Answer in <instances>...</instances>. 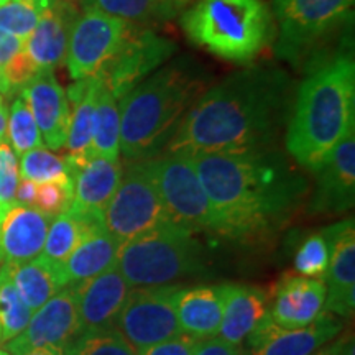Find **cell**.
I'll list each match as a JSON object with an SVG mask.
<instances>
[{"label": "cell", "mask_w": 355, "mask_h": 355, "mask_svg": "<svg viewBox=\"0 0 355 355\" xmlns=\"http://www.w3.org/2000/svg\"><path fill=\"white\" fill-rule=\"evenodd\" d=\"M295 83L273 66L229 74L188 110L168 152L239 153L270 148L295 101Z\"/></svg>", "instance_id": "obj_1"}, {"label": "cell", "mask_w": 355, "mask_h": 355, "mask_svg": "<svg viewBox=\"0 0 355 355\" xmlns=\"http://www.w3.org/2000/svg\"><path fill=\"white\" fill-rule=\"evenodd\" d=\"M188 157L214 211L216 234L234 241L268 234L306 193L303 176L270 148Z\"/></svg>", "instance_id": "obj_2"}, {"label": "cell", "mask_w": 355, "mask_h": 355, "mask_svg": "<svg viewBox=\"0 0 355 355\" xmlns=\"http://www.w3.org/2000/svg\"><path fill=\"white\" fill-rule=\"evenodd\" d=\"M207 86L206 69L183 56L133 87L121 101V153L127 162L158 157Z\"/></svg>", "instance_id": "obj_3"}, {"label": "cell", "mask_w": 355, "mask_h": 355, "mask_svg": "<svg viewBox=\"0 0 355 355\" xmlns=\"http://www.w3.org/2000/svg\"><path fill=\"white\" fill-rule=\"evenodd\" d=\"M355 64L337 55L314 66L293 101L286 127V150L309 171H316L354 130Z\"/></svg>", "instance_id": "obj_4"}, {"label": "cell", "mask_w": 355, "mask_h": 355, "mask_svg": "<svg viewBox=\"0 0 355 355\" xmlns=\"http://www.w3.org/2000/svg\"><path fill=\"white\" fill-rule=\"evenodd\" d=\"M181 26L198 46L237 63L259 56L275 33L265 0H199L181 15Z\"/></svg>", "instance_id": "obj_5"}, {"label": "cell", "mask_w": 355, "mask_h": 355, "mask_svg": "<svg viewBox=\"0 0 355 355\" xmlns=\"http://www.w3.org/2000/svg\"><path fill=\"white\" fill-rule=\"evenodd\" d=\"M204 247L194 232L165 222L123 242L115 266L130 288L170 285L204 270Z\"/></svg>", "instance_id": "obj_6"}, {"label": "cell", "mask_w": 355, "mask_h": 355, "mask_svg": "<svg viewBox=\"0 0 355 355\" xmlns=\"http://www.w3.org/2000/svg\"><path fill=\"white\" fill-rule=\"evenodd\" d=\"M355 0H273L277 55L295 66L340 33L352 20Z\"/></svg>", "instance_id": "obj_7"}, {"label": "cell", "mask_w": 355, "mask_h": 355, "mask_svg": "<svg viewBox=\"0 0 355 355\" xmlns=\"http://www.w3.org/2000/svg\"><path fill=\"white\" fill-rule=\"evenodd\" d=\"M148 166L168 219L194 234H216L214 211L188 155L168 152L148 159Z\"/></svg>", "instance_id": "obj_8"}, {"label": "cell", "mask_w": 355, "mask_h": 355, "mask_svg": "<svg viewBox=\"0 0 355 355\" xmlns=\"http://www.w3.org/2000/svg\"><path fill=\"white\" fill-rule=\"evenodd\" d=\"M102 222L122 243L171 222L155 186L148 159L132 162L105 206Z\"/></svg>", "instance_id": "obj_9"}, {"label": "cell", "mask_w": 355, "mask_h": 355, "mask_svg": "<svg viewBox=\"0 0 355 355\" xmlns=\"http://www.w3.org/2000/svg\"><path fill=\"white\" fill-rule=\"evenodd\" d=\"M184 286H137L127 295L115 329L125 337L137 352L183 334L178 322V296Z\"/></svg>", "instance_id": "obj_10"}, {"label": "cell", "mask_w": 355, "mask_h": 355, "mask_svg": "<svg viewBox=\"0 0 355 355\" xmlns=\"http://www.w3.org/2000/svg\"><path fill=\"white\" fill-rule=\"evenodd\" d=\"M133 25L107 15L84 8L71 30L66 66L74 81L97 78L122 48Z\"/></svg>", "instance_id": "obj_11"}, {"label": "cell", "mask_w": 355, "mask_h": 355, "mask_svg": "<svg viewBox=\"0 0 355 355\" xmlns=\"http://www.w3.org/2000/svg\"><path fill=\"white\" fill-rule=\"evenodd\" d=\"M176 48L173 40L150 26L133 25L121 50L97 78L121 102L133 87L162 68L175 55Z\"/></svg>", "instance_id": "obj_12"}, {"label": "cell", "mask_w": 355, "mask_h": 355, "mask_svg": "<svg viewBox=\"0 0 355 355\" xmlns=\"http://www.w3.org/2000/svg\"><path fill=\"white\" fill-rule=\"evenodd\" d=\"M71 178V201L64 212L84 220H102L105 206L121 183V159L102 157H66Z\"/></svg>", "instance_id": "obj_13"}, {"label": "cell", "mask_w": 355, "mask_h": 355, "mask_svg": "<svg viewBox=\"0 0 355 355\" xmlns=\"http://www.w3.org/2000/svg\"><path fill=\"white\" fill-rule=\"evenodd\" d=\"M343 322L336 314L322 311L304 327L286 329L266 316L248 334L250 355H313L339 334Z\"/></svg>", "instance_id": "obj_14"}, {"label": "cell", "mask_w": 355, "mask_h": 355, "mask_svg": "<svg viewBox=\"0 0 355 355\" xmlns=\"http://www.w3.org/2000/svg\"><path fill=\"white\" fill-rule=\"evenodd\" d=\"M79 334V319L76 308V296L71 286H64L48 300L42 308L35 311L32 319L19 336L7 343L10 355L25 350L55 345L66 347Z\"/></svg>", "instance_id": "obj_15"}, {"label": "cell", "mask_w": 355, "mask_h": 355, "mask_svg": "<svg viewBox=\"0 0 355 355\" xmlns=\"http://www.w3.org/2000/svg\"><path fill=\"white\" fill-rule=\"evenodd\" d=\"M71 288L76 296L79 334L115 327L119 313L130 291V285L117 266Z\"/></svg>", "instance_id": "obj_16"}, {"label": "cell", "mask_w": 355, "mask_h": 355, "mask_svg": "<svg viewBox=\"0 0 355 355\" xmlns=\"http://www.w3.org/2000/svg\"><path fill=\"white\" fill-rule=\"evenodd\" d=\"M21 97L32 110L42 133L43 144L50 150L66 145L71 110L66 91L56 81L53 71H38L21 89Z\"/></svg>", "instance_id": "obj_17"}, {"label": "cell", "mask_w": 355, "mask_h": 355, "mask_svg": "<svg viewBox=\"0 0 355 355\" xmlns=\"http://www.w3.org/2000/svg\"><path fill=\"white\" fill-rule=\"evenodd\" d=\"M316 191L311 211L318 214H340L354 206L355 199V133L336 146L329 158L318 168Z\"/></svg>", "instance_id": "obj_18"}, {"label": "cell", "mask_w": 355, "mask_h": 355, "mask_svg": "<svg viewBox=\"0 0 355 355\" xmlns=\"http://www.w3.org/2000/svg\"><path fill=\"white\" fill-rule=\"evenodd\" d=\"M331 259L326 272L327 313L349 318L355 308V232L354 220H343L326 229Z\"/></svg>", "instance_id": "obj_19"}, {"label": "cell", "mask_w": 355, "mask_h": 355, "mask_svg": "<svg viewBox=\"0 0 355 355\" xmlns=\"http://www.w3.org/2000/svg\"><path fill=\"white\" fill-rule=\"evenodd\" d=\"M81 8L51 2L40 17L38 25L25 40V51L38 71H55L66 63L71 30Z\"/></svg>", "instance_id": "obj_20"}, {"label": "cell", "mask_w": 355, "mask_h": 355, "mask_svg": "<svg viewBox=\"0 0 355 355\" xmlns=\"http://www.w3.org/2000/svg\"><path fill=\"white\" fill-rule=\"evenodd\" d=\"M53 217L15 202L0 227V266L20 265L42 254Z\"/></svg>", "instance_id": "obj_21"}, {"label": "cell", "mask_w": 355, "mask_h": 355, "mask_svg": "<svg viewBox=\"0 0 355 355\" xmlns=\"http://www.w3.org/2000/svg\"><path fill=\"white\" fill-rule=\"evenodd\" d=\"M326 303V285L322 279L308 277H283L275 291L270 318L286 329L304 327L316 321Z\"/></svg>", "instance_id": "obj_22"}, {"label": "cell", "mask_w": 355, "mask_h": 355, "mask_svg": "<svg viewBox=\"0 0 355 355\" xmlns=\"http://www.w3.org/2000/svg\"><path fill=\"white\" fill-rule=\"evenodd\" d=\"M224 298V313L219 329V339L232 345H241L266 316L268 296L263 290L250 285L225 283L220 285Z\"/></svg>", "instance_id": "obj_23"}, {"label": "cell", "mask_w": 355, "mask_h": 355, "mask_svg": "<svg viewBox=\"0 0 355 355\" xmlns=\"http://www.w3.org/2000/svg\"><path fill=\"white\" fill-rule=\"evenodd\" d=\"M121 245L122 242L105 229L104 222H97L61 266L63 285H79L112 268Z\"/></svg>", "instance_id": "obj_24"}, {"label": "cell", "mask_w": 355, "mask_h": 355, "mask_svg": "<svg viewBox=\"0 0 355 355\" xmlns=\"http://www.w3.org/2000/svg\"><path fill=\"white\" fill-rule=\"evenodd\" d=\"M224 298L220 286L183 288L178 296L176 314L183 334L198 340L212 339L219 334Z\"/></svg>", "instance_id": "obj_25"}, {"label": "cell", "mask_w": 355, "mask_h": 355, "mask_svg": "<svg viewBox=\"0 0 355 355\" xmlns=\"http://www.w3.org/2000/svg\"><path fill=\"white\" fill-rule=\"evenodd\" d=\"M99 81L97 78L79 79L68 89L66 96L68 102L73 104L71 114L68 139L66 148L68 157H91L89 150L92 144V119H94V107Z\"/></svg>", "instance_id": "obj_26"}, {"label": "cell", "mask_w": 355, "mask_h": 355, "mask_svg": "<svg viewBox=\"0 0 355 355\" xmlns=\"http://www.w3.org/2000/svg\"><path fill=\"white\" fill-rule=\"evenodd\" d=\"M10 266V278L20 298L30 309L37 311L51 300L58 291L63 290L60 270L43 260L42 257Z\"/></svg>", "instance_id": "obj_27"}, {"label": "cell", "mask_w": 355, "mask_h": 355, "mask_svg": "<svg viewBox=\"0 0 355 355\" xmlns=\"http://www.w3.org/2000/svg\"><path fill=\"white\" fill-rule=\"evenodd\" d=\"M99 81V78H97ZM91 157L121 159V102L99 81L92 119Z\"/></svg>", "instance_id": "obj_28"}, {"label": "cell", "mask_w": 355, "mask_h": 355, "mask_svg": "<svg viewBox=\"0 0 355 355\" xmlns=\"http://www.w3.org/2000/svg\"><path fill=\"white\" fill-rule=\"evenodd\" d=\"M81 8L104 12L132 25L148 26L173 19L184 7L180 0H83Z\"/></svg>", "instance_id": "obj_29"}, {"label": "cell", "mask_w": 355, "mask_h": 355, "mask_svg": "<svg viewBox=\"0 0 355 355\" xmlns=\"http://www.w3.org/2000/svg\"><path fill=\"white\" fill-rule=\"evenodd\" d=\"M97 222L102 220H84L69 214V212H61V214L53 217L40 257L60 270L61 273V266Z\"/></svg>", "instance_id": "obj_30"}, {"label": "cell", "mask_w": 355, "mask_h": 355, "mask_svg": "<svg viewBox=\"0 0 355 355\" xmlns=\"http://www.w3.org/2000/svg\"><path fill=\"white\" fill-rule=\"evenodd\" d=\"M33 311L24 303L10 278V266H0V327L2 340L8 343L25 329Z\"/></svg>", "instance_id": "obj_31"}, {"label": "cell", "mask_w": 355, "mask_h": 355, "mask_svg": "<svg viewBox=\"0 0 355 355\" xmlns=\"http://www.w3.org/2000/svg\"><path fill=\"white\" fill-rule=\"evenodd\" d=\"M20 176L37 184L60 183L71 186V178L66 166V159L48 152L44 146L30 150L21 155ZM73 188V186H71Z\"/></svg>", "instance_id": "obj_32"}, {"label": "cell", "mask_w": 355, "mask_h": 355, "mask_svg": "<svg viewBox=\"0 0 355 355\" xmlns=\"http://www.w3.org/2000/svg\"><path fill=\"white\" fill-rule=\"evenodd\" d=\"M7 135L10 148L17 157H21L30 150L42 148L44 145L32 110L26 105L24 97H17L12 102L7 122Z\"/></svg>", "instance_id": "obj_33"}, {"label": "cell", "mask_w": 355, "mask_h": 355, "mask_svg": "<svg viewBox=\"0 0 355 355\" xmlns=\"http://www.w3.org/2000/svg\"><path fill=\"white\" fill-rule=\"evenodd\" d=\"M64 355H140L115 327L83 332L64 347Z\"/></svg>", "instance_id": "obj_34"}, {"label": "cell", "mask_w": 355, "mask_h": 355, "mask_svg": "<svg viewBox=\"0 0 355 355\" xmlns=\"http://www.w3.org/2000/svg\"><path fill=\"white\" fill-rule=\"evenodd\" d=\"M48 0H13L0 6V32L26 40L38 25Z\"/></svg>", "instance_id": "obj_35"}, {"label": "cell", "mask_w": 355, "mask_h": 355, "mask_svg": "<svg viewBox=\"0 0 355 355\" xmlns=\"http://www.w3.org/2000/svg\"><path fill=\"white\" fill-rule=\"evenodd\" d=\"M331 259V242L326 229L309 235L301 243L295 255V270L301 277L318 278L326 277Z\"/></svg>", "instance_id": "obj_36"}, {"label": "cell", "mask_w": 355, "mask_h": 355, "mask_svg": "<svg viewBox=\"0 0 355 355\" xmlns=\"http://www.w3.org/2000/svg\"><path fill=\"white\" fill-rule=\"evenodd\" d=\"M19 162L10 145L0 144V202L6 206L15 204V191L19 186Z\"/></svg>", "instance_id": "obj_37"}, {"label": "cell", "mask_w": 355, "mask_h": 355, "mask_svg": "<svg viewBox=\"0 0 355 355\" xmlns=\"http://www.w3.org/2000/svg\"><path fill=\"white\" fill-rule=\"evenodd\" d=\"M71 191L73 188L60 183H43L38 184L37 198L33 206L44 214L56 217L68 209L71 201Z\"/></svg>", "instance_id": "obj_38"}, {"label": "cell", "mask_w": 355, "mask_h": 355, "mask_svg": "<svg viewBox=\"0 0 355 355\" xmlns=\"http://www.w3.org/2000/svg\"><path fill=\"white\" fill-rule=\"evenodd\" d=\"M199 344L198 339L186 334H178L171 339L145 349L140 355H193Z\"/></svg>", "instance_id": "obj_39"}, {"label": "cell", "mask_w": 355, "mask_h": 355, "mask_svg": "<svg viewBox=\"0 0 355 355\" xmlns=\"http://www.w3.org/2000/svg\"><path fill=\"white\" fill-rule=\"evenodd\" d=\"M193 355H247L241 345H232L219 337L199 340L196 350Z\"/></svg>", "instance_id": "obj_40"}, {"label": "cell", "mask_w": 355, "mask_h": 355, "mask_svg": "<svg viewBox=\"0 0 355 355\" xmlns=\"http://www.w3.org/2000/svg\"><path fill=\"white\" fill-rule=\"evenodd\" d=\"M38 184L30 180H21L15 191V202L21 204V206H33L35 198H37Z\"/></svg>", "instance_id": "obj_41"}, {"label": "cell", "mask_w": 355, "mask_h": 355, "mask_svg": "<svg viewBox=\"0 0 355 355\" xmlns=\"http://www.w3.org/2000/svg\"><path fill=\"white\" fill-rule=\"evenodd\" d=\"M345 347H347V340H337L336 344L316 350L313 355H345Z\"/></svg>", "instance_id": "obj_42"}, {"label": "cell", "mask_w": 355, "mask_h": 355, "mask_svg": "<svg viewBox=\"0 0 355 355\" xmlns=\"http://www.w3.org/2000/svg\"><path fill=\"white\" fill-rule=\"evenodd\" d=\"M17 355H64L63 347H55V345H43V347H35Z\"/></svg>", "instance_id": "obj_43"}, {"label": "cell", "mask_w": 355, "mask_h": 355, "mask_svg": "<svg viewBox=\"0 0 355 355\" xmlns=\"http://www.w3.org/2000/svg\"><path fill=\"white\" fill-rule=\"evenodd\" d=\"M7 122H8V112H7L6 99H3V96L0 94V144H2V141H6Z\"/></svg>", "instance_id": "obj_44"}, {"label": "cell", "mask_w": 355, "mask_h": 355, "mask_svg": "<svg viewBox=\"0 0 355 355\" xmlns=\"http://www.w3.org/2000/svg\"><path fill=\"white\" fill-rule=\"evenodd\" d=\"M48 2H63V3H69V6H76L81 8V2L83 0H48Z\"/></svg>", "instance_id": "obj_45"}, {"label": "cell", "mask_w": 355, "mask_h": 355, "mask_svg": "<svg viewBox=\"0 0 355 355\" xmlns=\"http://www.w3.org/2000/svg\"><path fill=\"white\" fill-rule=\"evenodd\" d=\"M12 206H13V204H12ZM8 207H10V206H6V204H2V202H0V227H2L3 217H6L7 211H8Z\"/></svg>", "instance_id": "obj_46"}, {"label": "cell", "mask_w": 355, "mask_h": 355, "mask_svg": "<svg viewBox=\"0 0 355 355\" xmlns=\"http://www.w3.org/2000/svg\"><path fill=\"white\" fill-rule=\"evenodd\" d=\"M0 355H10V352H8V350H2V349H0Z\"/></svg>", "instance_id": "obj_47"}, {"label": "cell", "mask_w": 355, "mask_h": 355, "mask_svg": "<svg viewBox=\"0 0 355 355\" xmlns=\"http://www.w3.org/2000/svg\"><path fill=\"white\" fill-rule=\"evenodd\" d=\"M180 2L183 3V7H186V6H188V3L191 2V0H180Z\"/></svg>", "instance_id": "obj_48"}, {"label": "cell", "mask_w": 355, "mask_h": 355, "mask_svg": "<svg viewBox=\"0 0 355 355\" xmlns=\"http://www.w3.org/2000/svg\"><path fill=\"white\" fill-rule=\"evenodd\" d=\"M8 0H0V6H3V3H7Z\"/></svg>", "instance_id": "obj_49"}, {"label": "cell", "mask_w": 355, "mask_h": 355, "mask_svg": "<svg viewBox=\"0 0 355 355\" xmlns=\"http://www.w3.org/2000/svg\"><path fill=\"white\" fill-rule=\"evenodd\" d=\"M0 343H2V327H0Z\"/></svg>", "instance_id": "obj_50"}]
</instances>
